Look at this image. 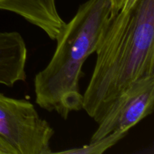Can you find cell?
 I'll list each match as a JSON object with an SVG mask.
<instances>
[{"label": "cell", "mask_w": 154, "mask_h": 154, "mask_svg": "<svg viewBox=\"0 0 154 154\" xmlns=\"http://www.w3.org/2000/svg\"><path fill=\"white\" fill-rule=\"evenodd\" d=\"M55 131L25 99L0 93V138L16 154H51Z\"/></svg>", "instance_id": "cell-3"}, {"label": "cell", "mask_w": 154, "mask_h": 154, "mask_svg": "<svg viewBox=\"0 0 154 154\" xmlns=\"http://www.w3.org/2000/svg\"><path fill=\"white\" fill-rule=\"evenodd\" d=\"M95 53L82 109L98 123L132 83L154 75V0H126L110 17Z\"/></svg>", "instance_id": "cell-1"}, {"label": "cell", "mask_w": 154, "mask_h": 154, "mask_svg": "<svg viewBox=\"0 0 154 154\" xmlns=\"http://www.w3.org/2000/svg\"><path fill=\"white\" fill-rule=\"evenodd\" d=\"M111 17L110 0H87L66 23L49 63L34 78L35 102L66 120L82 109L83 66L96 52Z\"/></svg>", "instance_id": "cell-2"}, {"label": "cell", "mask_w": 154, "mask_h": 154, "mask_svg": "<svg viewBox=\"0 0 154 154\" xmlns=\"http://www.w3.org/2000/svg\"><path fill=\"white\" fill-rule=\"evenodd\" d=\"M0 154H16L14 149L0 138Z\"/></svg>", "instance_id": "cell-9"}, {"label": "cell", "mask_w": 154, "mask_h": 154, "mask_svg": "<svg viewBox=\"0 0 154 154\" xmlns=\"http://www.w3.org/2000/svg\"><path fill=\"white\" fill-rule=\"evenodd\" d=\"M126 0H110L111 2V16L115 15L121 9Z\"/></svg>", "instance_id": "cell-8"}, {"label": "cell", "mask_w": 154, "mask_h": 154, "mask_svg": "<svg viewBox=\"0 0 154 154\" xmlns=\"http://www.w3.org/2000/svg\"><path fill=\"white\" fill-rule=\"evenodd\" d=\"M0 10L23 18L53 41L61 34L66 23L59 14L56 0H0Z\"/></svg>", "instance_id": "cell-5"}, {"label": "cell", "mask_w": 154, "mask_h": 154, "mask_svg": "<svg viewBox=\"0 0 154 154\" xmlns=\"http://www.w3.org/2000/svg\"><path fill=\"white\" fill-rule=\"evenodd\" d=\"M128 132H114L100 139L90 141V144L77 148L68 149L62 151L53 152L52 153L71 154H100L105 153L108 149L114 147L119 141L126 137Z\"/></svg>", "instance_id": "cell-7"}, {"label": "cell", "mask_w": 154, "mask_h": 154, "mask_svg": "<svg viewBox=\"0 0 154 154\" xmlns=\"http://www.w3.org/2000/svg\"><path fill=\"white\" fill-rule=\"evenodd\" d=\"M154 107V75L132 83L113 102L90 141L100 139L114 132H129L151 114Z\"/></svg>", "instance_id": "cell-4"}, {"label": "cell", "mask_w": 154, "mask_h": 154, "mask_svg": "<svg viewBox=\"0 0 154 154\" xmlns=\"http://www.w3.org/2000/svg\"><path fill=\"white\" fill-rule=\"evenodd\" d=\"M28 50L18 32H0V84L13 87L26 80Z\"/></svg>", "instance_id": "cell-6"}]
</instances>
